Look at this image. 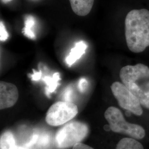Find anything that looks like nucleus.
I'll return each mask as SVG.
<instances>
[{
	"label": "nucleus",
	"instance_id": "1",
	"mask_svg": "<svg viewBox=\"0 0 149 149\" xmlns=\"http://www.w3.org/2000/svg\"><path fill=\"white\" fill-rule=\"evenodd\" d=\"M125 36L127 47L134 53H140L149 47V11L133 10L125 19Z\"/></svg>",
	"mask_w": 149,
	"mask_h": 149
},
{
	"label": "nucleus",
	"instance_id": "2",
	"mask_svg": "<svg viewBox=\"0 0 149 149\" xmlns=\"http://www.w3.org/2000/svg\"><path fill=\"white\" fill-rule=\"evenodd\" d=\"M123 84L136 96L141 104L149 109V68L143 64L127 65L120 70Z\"/></svg>",
	"mask_w": 149,
	"mask_h": 149
},
{
	"label": "nucleus",
	"instance_id": "3",
	"mask_svg": "<svg viewBox=\"0 0 149 149\" xmlns=\"http://www.w3.org/2000/svg\"><path fill=\"white\" fill-rule=\"evenodd\" d=\"M104 117L111 130L114 133L127 135L136 139H142L145 130L141 126L125 120L122 112L115 107H110L104 113Z\"/></svg>",
	"mask_w": 149,
	"mask_h": 149
},
{
	"label": "nucleus",
	"instance_id": "4",
	"mask_svg": "<svg viewBox=\"0 0 149 149\" xmlns=\"http://www.w3.org/2000/svg\"><path fill=\"white\" fill-rule=\"evenodd\" d=\"M88 133V128L84 123L74 121L66 124L56 134L57 147L65 149L81 143Z\"/></svg>",
	"mask_w": 149,
	"mask_h": 149
},
{
	"label": "nucleus",
	"instance_id": "5",
	"mask_svg": "<svg viewBox=\"0 0 149 149\" xmlns=\"http://www.w3.org/2000/svg\"><path fill=\"white\" fill-rule=\"evenodd\" d=\"M77 113V107L74 103L71 102H57L48 109L45 120L50 125L59 126L69 122Z\"/></svg>",
	"mask_w": 149,
	"mask_h": 149
},
{
	"label": "nucleus",
	"instance_id": "6",
	"mask_svg": "<svg viewBox=\"0 0 149 149\" xmlns=\"http://www.w3.org/2000/svg\"><path fill=\"white\" fill-rule=\"evenodd\" d=\"M111 88L113 95L122 108L135 116L142 115L143 110L139 100L123 83L115 82Z\"/></svg>",
	"mask_w": 149,
	"mask_h": 149
},
{
	"label": "nucleus",
	"instance_id": "7",
	"mask_svg": "<svg viewBox=\"0 0 149 149\" xmlns=\"http://www.w3.org/2000/svg\"><path fill=\"white\" fill-rule=\"evenodd\" d=\"M19 92L16 86L10 82H0V109L13 106L18 101Z\"/></svg>",
	"mask_w": 149,
	"mask_h": 149
},
{
	"label": "nucleus",
	"instance_id": "8",
	"mask_svg": "<svg viewBox=\"0 0 149 149\" xmlns=\"http://www.w3.org/2000/svg\"><path fill=\"white\" fill-rule=\"evenodd\" d=\"M95 0H69L71 8L76 15L87 16L90 13Z\"/></svg>",
	"mask_w": 149,
	"mask_h": 149
},
{
	"label": "nucleus",
	"instance_id": "9",
	"mask_svg": "<svg viewBox=\"0 0 149 149\" xmlns=\"http://www.w3.org/2000/svg\"><path fill=\"white\" fill-rule=\"evenodd\" d=\"M87 45L84 41H80L75 44L69 55L65 58V63L68 66L71 67L74 63L80 59L81 56L85 53Z\"/></svg>",
	"mask_w": 149,
	"mask_h": 149
},
{
	"label": "nucleus",
	"instance_id": "10",
	"mask_svg": "<svg viewBox=\"0 0 149 149\" xmlns=\"http://www.w3.org/2000/svg\"><path fill=\"white\" fill-rule=\"evenodd\" d=\"M1 149H27L23 147L18 146L13 134L7 131L2 134L0 139Z\"/></svg>",
	"mask_w": 149,
	"mask_h": 149
},
{
	"label": "nucleus",
	"instance_id": "11",
	"mask_svg": "<svg viewBox=\"0 0 149 149\" xmlns=\"http://www.w3.org/2000/svg\"><path fill=\"white\" fill-rule=\"evenodd\" d=\"M60 80V75L59 72H55L54 74L52 77L45 76L42 80L47 85L45 89V93L47 96L50 97V94L53 93L56 90V88L59 85V80Z\"/></svg>",
	"mask_w": 149,
	"mask_h": 149
},
{
	"label": "nucleus",
	"instance_id": "12",
	"mask_svg": "<svg viewBox=\"0 0 149 149\" xmlns=\"http://www.w3.org/2000/svg\"><path fill=\"white\" fill-rule=\"evenodd\" d=\"M116 149H144L141 143L136 139L124 138L118 143Z\"/></svg>",
	"mask_w": 149,
	"mask_h": 149
},
{
	"label": "nucleus",
	"instance_id": "13",
	"mask_svg": "<svg viewBox=\"0 0 149 149\" xmlns=\"http://www.w3.org/2000/svg\"><path fill=\"white\" fill-rule=\"evenodd\" d=\"M35 19L31 16H26L24 21V27L23 29V33L27 38L31 39H36V35L33 31V28L35 25Z\"/></svg>",
	"mask_w": 149,
	"mask_h": 149
},
{
	"label": "nucleus",
	"instance_id": "14",
	"mask_svg": "<svg viewBox=\"0 0 149 149\" xmlns=\"http://www.w3.org/2000/svg\"><path fill=\"white\" fill-rule=\"evenodd\" d=\"M73 93L74 91L72 90V87H68L64 91L63 95V98L64 99V101L71 102L72 100Z\"/></svg>",
	"mask_w": 149,
	"mask_h": 149
},
{
	"label": "nucleus",
	"instance_id": "15",
	"mask_svg": "<svg viewBox=\"0 0 149 149\" xmlns=\"http://www.w3.org/2000/svg\"><path fill=\"white\" fill-rule=\"evenodd\" d=\"M9 37V34L7 32L5 26L2 21L0 22V40L1 42H5Z\"/></svg>",
	"mask_w": 149,
	"mask_h": 149
},
{
	"label": "nucleus",
	"instance_id": "16",
	"mask_svg": "<svg viewBox=\"0 0 149 149\" xmlns=\"http://www.w3.org/2000/svg\"><path fill=\"white\" fill-rule=\"evenodd\" d=\"M88 87V81L85 78L80 79L77 84V88L80 92L84 93Z\"/></svg>",
	"mask_w": 149,
	"mask_h": 149
},
{
	"label": "nucleus",
	"instance_id": "17",
	"mask_svg": "<svg viewBox=\"0 0 149 149\" xmlns=\"http://www.w3.org/2000/svg\"><path fill=\"white\" fill-rule=\"evenodd\" d=\"M33 71L34 73L32 74H29V76L31 78L32 81H37L40 80V79L42 78V71H39V72H37L34 70H33Z\"/></svg>",
	"mask_w": 149,
	"mask_h": 149
},
{
	"label": "nucleus",
	"instance_id": "18",
	"mask_svg": "<svg viewBox=\"0 0 149 149\" xmlns=\"http://www.w3.org/2000/svg\"><path fill=\"white\" fill-rule=\"evenodd\" d=\"M72 149H94L90 147V146L85 145V144H82L81 143H80L79 144H76L74 146H73Z\"/></svg>",
	"mask_w": 149,
	"mask_h": 149
},
{
	"label": "nucleus",
	"instance_id": "19",
	"mask_svg": "<svg viewBox=\"0 0 149 149\" xmlns=\"http://www.w3.org/2000/svg\"><path fill=\"white\" fill-rule=\"evenodd\" d=\"M38 138H39V136L38 135H37V134L34 135L32 136V138L31 139L29 142H28V143H27L26 145V146H28V147L32 146V145L35 144L37 142V141L38 140Z\"/></svg>",
	"mask_w": 149,
	"mask_h": 149
},
{
	"label": "nucleus",
	"instance_id": "20",
	"mask_svg": "<svg viewBox=\"0 0 149 149\" xmlns=\"http://www.w3.org/2000/svg\"><path fill=\"white\" fill-rule=\"evenodd\" d=\"M49 142V137L48 135H44L40 139V144L45 145Z\"/></svg>",
	"mask_w": 149,
	"mask_h": 149
},
{
	"label": "nucleus",
	"instance_id": "21",
	"mask_svg": "<svg viewBox=\"0 0 149 149\" xmlns=\"http://www.w3.org/2000/svg\"><path fill=\"white\" fill-rule=\"evenodd\" d=\"M1 2H2V3H9V2H11L12 0H1Z\"/></svg>",
	"mask_w": 149,
	"mask_h": 149
},
{
	"label": "nucleus",
	"instance_id": "22",
	"mask_svg": "<svg viewBox=\"0 0 149 149\" xmlns=\"http://www.w3.org/2000/svg\"><path fill=\"white\" fill-rule=\"evenodd\" d=\"M29 1H39V0H29Z\"/></svg>",
	"mask_w": 149,
	"mask_h": 149
}]
</instances>
